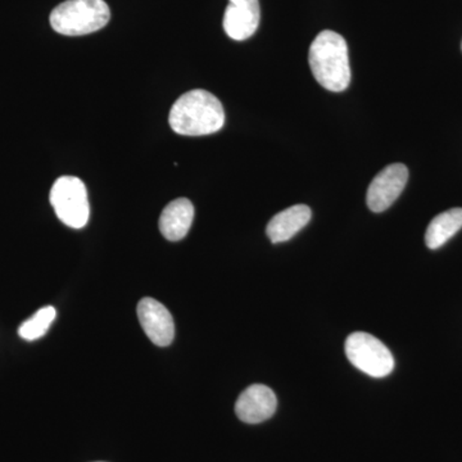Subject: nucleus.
I'll use <instances>...</instances> for the list:
<instances>
[{"mask_svg":"<svg viewBox=\"0 0 462 462\" xmlns=\"http://www.w3.org/2000/svg\"><path fill=\"white\" fill-rule=\"evenodd\" d=\"M169 123L179 135H209L223 129L225 111L214 94L202 89L190 90L173 103Z\"/></svg>","mask_w":462,"mask_h":462,"instance_id":"1","label":"nucleus"},{"mask_svg":"<svg viewBox=\"0 0 462 462\" xmlns=\"http://www.w3.org/2000/svg\"><path fill=\"white\" fill-rule=\"evenodd\" d=\"M310 67L316 81L334 93L346 90L351 83L348 45L339 33L325 30L310 47Z\"/></svg>","mask_w":462,"mask_h":462,"instance_id":"2","label":"nucleus"},{"mask_svg":"<svg viewBox=\"0 0 462 462\" xmlns=\"http://www.w3.org/2000/svg\"><path fill=\"white\" fill-rule=\"evenodd\" d=\"M111 11L105 0H67L53 9L51 25L66 36H83L107 25Z\"/></svg>","mask_w":462,"mask_h":462,"instance_id":"3","label":"nucleus"},{"mask_svg":"<svg viewBox=\"0 0 462 462\" xmlns=\"http://www.w3.org/2000/svg\"><path fill=\"white\" fill-rule=\"evenodd\" d=\"M50 199L57 217L67 226L81 229L89 221L87 187L76 176L57 179L51 187Z\"/></svg>","mask_w":462,"mask_h":462,"instance_id":"4","label":"nucleus"},{"mask_svg":"<svg viewBox=\"0 0 462 462\" xmlns=\"http://www.w3.org/2000/svg\"><path fill=\"white\" fill-rule=\"evenodd\" d=\"M346 355L355 367L373 378H385L394 369V358L388 346L363 331L346 338Z\"/></svg>","mask_w":462,"mask_h":462,"instance_id":"5","label":"nucleus"},{"mask_svg":"<svg viewBox=\"0 0 462 462\" xmlns=\"http://www.w3.org/2000/svg\"><path fill=\"white\" fill-rule=\"evenodd\" d=\"M409 180V170L402 163L385 167L374 178L367 189V207L375 214L384 212L396 202Z\"/></svg>","mask_w":462,"mask_h":462,"instance_id":"6","label":"nucleus"},{"mask_svg":"<svg viewBox=\"0 0 462 462\" xmlns=\"http://www.w3.org/2000/svg\"><path fill=\"white\" fill-rule=\"evenodd\" d=\"M138 318L152 343L158 346L171 345L175 337V324L169 310L162 303L153 298H143L138 305Z\"/></svg>","mask_w":462,"mask_h":462,"instance_id":"7","label":"nucleus"},{"mask_svg":"<svg viewBox=\"0 0 462 462\" xmlns=\"http://www.w3.org/2000/svg\"><path fill=\"white\" fill-rule=\"evenodd\" d=\"M278 400L275 393L263 384H254L240 394L236 403V412L243 422L260 424L269 420L275 413Z\"/></svg>","mask_w":462,"mask_h":462,"instance_id":"8","label":"nucleus"},{"mask_svg":"<svg viewBox=\"0 0 462 462\" xmlns=\"http://www.w3.org/2000/svg\"><path fill=\"white\" fill-rule=\"evenodd\" d=\"M224 14V30L233 41H245L257 32L261 9L258 0H229Z\"/></svg>","mask_w":462,"mask_h":462,"instance_id":"9","label":"nucleus"},{"mask_svg":"<svg viewBox=\"0 0 462 462\" xmlns=\"http://www.w3.org/2000/svg\"><path fill=\"white\" fill-rule=\"evenodd\" d=\"M311 216V209L306 205L289 207L270 220L266 227L267 236L273 245L287 242L310 223Z\"/></svg>","mask_w":462,"mask_h":462,"instance_id":"10","label":"nucleus"},{"mask_svg":"<svg viewBox=\"0 0 462 462\" xmlns=\"http://www.w3.org/2000/svg\"><path fill=\"white\" fill-rule=\"evenodd\" d=\"M194 220V206L189 199H179L166 206L160 217V230L170 242H179L189 233Z\"/></svg>","mask_w":462,"mask_h":462,"instance_id":"11","label":"nucleus"},{"mask_svg":"<svg viewBox=\"0 0 462 462\" xmlns=\"http://www.w3.org/2000/svg\"><path fill=\"white\" fill-rule=\"evenodd\" d=\"M462 227V208H452L436 216L425 233L428 248L438 249L445 245Z\"/></svg>","mask_w":462,"mask_h":462,"instance_id":"12","label":"nucleus"},{"mask_svg":"<svg viewBox=\"0 0 462 462\" xmlns=\"http://www.w3.org/2000/svg\"><path fill=\"white\" fill-rule=\"evenodd\" d=\"M57 312L56 309L51 306L42 307L39 310L36 314H33L32 318L27 319L20 329L21 338L25 340H35L42 338L50 330L51 325L53 324L54 319H56Z\"/></svg>","mask_w":462,"mask_h":462,"instance_id":"13","label":"nucleus"}]
</instances>
